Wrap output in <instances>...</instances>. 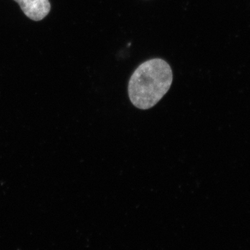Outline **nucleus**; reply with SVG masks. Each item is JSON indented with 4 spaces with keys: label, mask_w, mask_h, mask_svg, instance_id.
<instances>
[{
    "label": "nucleus",
    "mask_w": 250,
    "mask_h": 250,
    "mask_svg": "<svg viewBox=\"0 0 250 250\" xmlns=\"http://www.w3.org/2000/svg\"><path fill=\"white\" fill-rule=\"evenodd\" d=\"M173 74L161 59L143 62L131 75L128 85L130 101L135 107L147 110L155 106L170 88Z\"/></svg>",
    "instance_id": "1"
},
{
    "label": "nucleus",
    "mask_w": 250,
    "mask_h": 250,
    "mask_svg": "<svg viewBox=\"0 0 250 250\" xmlns=\"http://www.w3.org/2000/svg\"><path fill=\"white\" fill-rule=\"evenodd\" d=\"M26 16L34 21H40L48 15L51 9L49 0H15Z\"/></svg>",
    "instance_id": "2"
}]
</instances>
